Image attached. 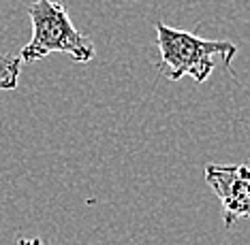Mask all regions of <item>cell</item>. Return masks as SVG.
<instances>
[{
	"label": "cell",
	"instance_id": "6da1fadb",
	"mask_svg": "<svg viewBox=\"0 0 250 245\" xmlns=\"http://www.w3.org/2000/svg\"><path fill=\"white\" fill-rule=\"evenodd\" d=\"M156 47L161 51L156 68L171 81L192 77L197 83H203L216 71L218 62L231 71V62L237 54L235 43L231 41H208L190 32L165 26L163 21H156Z\"/></svg>",
	"mask_w": 250,
	"mask_h": 245
},
{
	"label": "cell",
	"instance_id": "7a4b0ae2",
	"mask_svg": "<svg viewBox=\"0 0 250 245\" xmlns=\"http://www.w3.org/2000/svg\"><path fill=\"white\" fill-rule=\"evenodd\" d=\"M32 21V38L20 51V62H37L45 56L62 51L75 62H90L94 58V45L75 28L69 13L54 0H37L28 7Z\"/></svg>",
	"mask_w": 250,
	"mask_h": 245
},
{
	"label": "cell",
	"instance_id": "3957f363",
	"mask_svg": "<svg viewBox=\"0 0 250 245\" xmlns=\"http://www.w3.org/2000/svg\"><path fill=\"white\" fill-rule=\"evenodd\" d=\"M206 181L223 207L225 228L250 218V167L248 164H208Z\"/></svg>",
	"mask_w": 250,
	"mask_h": 245
},
{
	"label": "cell",
	"instance_id": "277c9868",
	"mask_svg": "<svg viewBox=\"0 0 250 245\" xmlns=\"http://www.w3.org/2000/svg\"><path fill=\"white\" fill-rule=\"evenodd\" d=\"M20 73H21L20 58L9 56V54H2V51H0V90L11 92V90L18 88Z\"/></svg>",
	"mask_w": 250,
	"mask_h": 245
},
{
	"label": "cell",
	"instance_id": "5b68a950",
	"mask_svg": "<svg viewBox=\"0 0 250 245\" xmlns=\"http://www.w3.org/2000/svg\"><path fill=\"white\" fill-rule=\"evenodd\" d=\"M18 245H43L41 239H20Z\"/></svg>",
	"mask_w": 250,
	"mask_h": 245
}]
</instances>
